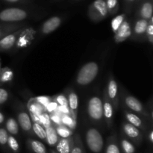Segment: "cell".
I'll list each match as a JSON object with an SVG mask.
<instances>
[{
  "label": "cell",
  "mask_w": 153,
  "mask_h": 153,
  "mask_svg": "<svg viewBox=\"0 0 153 153\" xmlns=\"http://www.w3.org/2000/svg\"><path fill=\"white\" fill-rule=\"evenodd\" d=\"M99 73V65L94 61L86 63L79 70L76 76V82L81 86H86L92 83Z\"/></svg>",
  "instance_id": "1"
},
{
  "label": "cell",
  "mask_w": 153,
  "mask_h": 153,
  "mask_svg": "<svg viewBox=\"0 0 153 153\" xmlns=\"http://www.w3.org/2000/svg\"><path fill=\"white\" fill-rule=\"evenodd\" d=\"M85 140L88 147L91 152L99 153L104 146V140L100 131L95 128H91L87 130Z\"/></svg>",
  "instance_id": "2"
},
{
  "label": "cell",
  "mask_w": 153,
  "mask_h": 153,
  "mask_svg": "<svg viewBox=\"0 0 153 153\" xmlns=\"http://www.w3.org/2000/svg\"><path fill=\"white\" fill-rule=\"evenodd\" d=\"M87 111L89 117L94 122H101L103 119L102 100L99 96L91 97L87 105Z\"/></svg>",
  "instance_id": "3"
},
{
  "label": "cell",
  "mask_w": 153,
  "mask_h": 153,
  "mask_svg": "<svg viewBox=\"0 0 153 153\" xmlns=\"http://www.w3.org/2000/svg\"><path fill=\"white\" fill-rule=\"evenodd\" d=\"M28 13L18 7H9L0 12V20L4 22H20L26 19Z\"/></svg>",
  "instance_id": "4"
},
{
  "label": "cell",
  "mask_w": 153,
  "mask_h": 153,
  "mask_svg": "<svg viewBox=\"0 0 153 153\" xmlns=\"http://www.w3.org/2000/svg\"><path fill=\"white\" fill-rule=\"evenodd\" d=\"M108 13V12L105 0H95L89 9L90 18L95 22H98L105 18Z\"/></svg>",
  "instance_id": "5"
},
{
  "label": "cell",
  "mask_w": 153,
  "mask_h": 153,
  "mask_svg": "<svg viewBox=\"0 0 153 153\" xmlns=\"http://www.w3.org/2000/svg\"><path fill=\"white\" fill-rule=\"evenodd\" d=\"M106 95L113 104L114 109L118 108L119 105V88H118L117 82H116L113 76H110L108 82L107 89L105 90Z\"/></svg>",
  "instance_id": "6"
},
{
  "label": "cell",
  "mask_w": 153,
  "mask_h": 153,
  "mask_svg": "<svg viewBox=\"0 0 153 153\" xmlns=\"http://www.w3.org/2000/svg\"><path fill=\"white\" fill-rule=\"evenodd\" d=\"M35 33L36 31L31 28L22 29L19 35L18 36L14 47L16 49H23L28 47L34 40Z\"/></svg>",
  "instance_id": "7"
},
{
  "label": "cell",
  "mask_w": 153,
  "mask_h": 153,
  "mask_svg": "<svg viewBox=\"0 0 153 153\" xmlns=\"http://www.w3.org/2000/svg\"><path fill=\"white\" fill-rule=\"evenodd\" d=\"M124 102L127 108L132 111L136 112L138 114L143 115V116H148V113H146L143 105L136 97L131 95L126 96L124 97Z\"/></svg>",
  "instance_id": "8"
},
{
  "label": "cell",
  "mask_w": 153,
  "mask_h": 153,
  "mask_svg": "<svg viewBox=\"0 0 153 153\" xmlns=\"http://www.w3.org/2000/svg\"><path fill=\"white\" fill-rule=\"evenodd\" d=\"M22 29L8 33L0 40V51H8L13 48L16 44L18 36Z\"/></svg>",
  "instance_id": "9"
},
{
  "label": "cell",
  "mask_w": 153,
  "mask_h": 153,
  "mask_svg": "<svg viewBox=\"0 0 153 153\" xmlns=\"http://www.w3.org/2000/svg\"><path fill=\"white\" fill-rule=\"evenodd\" d=\"M102 109L103 117L105 118L108 126H111L112 123H113L114 115V108L111 102L108 98L105 91H104V96H103L102 99Z\"/></svg>",
  "instance_id": "10"
},
{
  "label": "cell",
  "mask_w": 153,
  "mask_h": 153,
  "mask_svg": "<svg viewBox=\"0 0 153 153\" xmlns=\"http://www.w3.org/2000/svg\"><path fill=\"white\" fill-rule=\"evenodd\" d=\"M131 28L130 24L126 20H124L122 25L120 26L117 32L115 33L114 40L117 43H122L131 36Z\"/></svg>",
  "instance_id": "11"
},
{
  "label": "cell",
  "mask_w": 153,
  "mask_h": 153,
  "mask_svg": "<svg viewBox=\"0 0 153 153\" xmlns=\"http://www.w3.org/2000/svg\"><path fill=\"white\" fill-rule=\"evenodd\" d=\"M17 123L25 132L31 133L32 131V121L30 117L29 114L25 111H20L17 114Z\"/></svg>",
  "instance_id": "12"
},
{
  "label": "cell",
  "mask_w": 153,
  "mask_h": 153,
  "mask_svg": "<svg viewBox=\"0 0 153 153\" xmlns=\"http://www.w3.org/2000/svg\"><path fill=\"white\" fill-rule=\"evenodd\" d=\"M62 19L59 16H52L45 21L41 27V31L43 34H49L58 29L61 25Z\"/></svg>",
  "instance_id": "13"
},
{
  "label": "cell",
  "mask_w": 153,
  "mask_h": 153,
  "mask_svg": "<svg viewBox=\"0 0 153 153\" xmlns=\"http://www.w3.org/2000/svg\"><path fill=\"white\" fill-rule=\"evenodd\" d=\"M68 100V107L71 111V115L75 120L77 119L78 109H79V98L76 93L70 91L67 95Z\"/></svg>",
  "instance_id": "14"
},
{
  "label": "cell",
  "mask_w": 153,
  "mask_h": 153,
  "mask_svg": "<svg viewBox=\"0 0 153 153\" xmlns=\"http://www.w3.org/2000/svg\"><path fill=\"white\" fill-rule=\"evenodd\" d=\"M123 131L127 137L132 140H137L142 138V134L140 133V129L129 124L128 123H124L123 124Z\"/></svg>",
  "instance_id": "15"
},
{
  "label": "cell",
  "mask_w": 153,
  "mask_h": 153,
  "mask_svg": "<svg viewBox=\"0 0 153 153\" xmlns=\"http://www.w3.org/2000/svg\"><path fill=\"white\" fill-rule=\"evenodd\" d=\"M125 117L127 120V123L134 126V127L137 128L138 129L145 130L146 128H145L144 123H143V121L142 120V119L138 115L132 113V112L125 111Z\"/></svg>",
  "instance_id": "16"
},
{
  "label": "cell",
  "mask_w": 153,
  "mask_h": 153,
  "mask_svg": "<svg viewBox=\"0 0 153 153\" xmlns=\"http://www.w3.org/2000/svg\"><path fill=\"white\" fill-rule=\"evenodd\" d=\"M56 150L59 153H70L73 147V141L71 137L61 138L57 143Z\"/></svg>",
  "instance_id": "17"
},
{
  "label": "cell",
  "mask_w": 153,
  "mask_h": 153,
  "mask_svg": "<svg viewBox=\"0 0 153 153\" xmlns=\"http://www.w3.org/2000/svg\"><path fill=\"white\" fill-rule=\"evenodd\" d=\"M46 143L51 146H55L58 142V140H59L60 137H58V134H57L56 131H55V126L52 125L51 126L46 128Z\"/></svg>",
  "instance_id": "18"
},
{
  "label": "cell",
  "mask_w": 153,
  "mask_h": 153,
  "mask_svg": "<svg viewBox=\"0 0 153 153\" xmlns=\"http://www.w3.org/2000/svg\"><path fill=\"white\" fill-rule=\"evenodd\" d=\"M27 107H28V110L29 113L34 114L38 115V116H40L43 113L46 112V108L42 105H40V103L37 102L33 98L29 100L28 105H27Z\"/></svg>",
  "instance_id": "19"
},
{
  "label": "cell",
  "mask_w": 153,
  "mask_h": 153,
  "mask_svg": "<svg viewBox=\"0 0 153 153\" xmlns=\"http://www.w3.org/2000/svg\"><path fill=\"white\" fill-rule=\"evenodd\" d=\"M148 24H149V21L146 20V19H140L137 20L134 25V29H133L134 34L137 36L143 35L146 33Z\"/></svg>",
  "instance_id": "20"
},
{
  "label": "cell",
  "mask_w": 153,
  "mask_h": 153,
  "mask_svg": "<svg viewBox=\"0 0 153 153\" xmlns=\"http://www.w3.org/2000/svg\"><path fill=\"white\" fill-rule=\"evenodd\" d=\"M5 127L6 131H7V133H10V135H16L19 133V125L16 120H15L14 118H8L6 121Z\"/></svg>",
  "instance_id": "21"
},
{
  "label": "cell",
  "mask_w": 153,
  "mask_h": 153,
  "mask_svg": "<svg viewBox=\"0 0 153 153\" xmlns=\"http://www.w3.org/2000/svg\"><path fill=\"white\" fill-rule=\"evenodd\" d=\"M152 11L153 7L152 3L149 2V1L145 2L140 8V13L141 18L143 19H146V20H149L152 17Z\"/></svg>",
  "instance_id": "22"
},
{
  "label": "cell",
  "mask_w": 153,
  "mask_h": 153,
  "mask_svg": "<svg viewBox=\"0 0 153 153\" xmlns=\"http://www.w3.org/2000/svg\"><path fill=\"white\" fill-rule=\"evenodd\" d=\"M14 77V73L13 70L10 68L1 69L0 70V82L2 84L8 83L13 80Z\"/></svg>",
  "instance_id": "23"
},
{
  "label": "cell",
  "mask_w": 153,
  "mask_h": 153,
  "mask_svg": "<svg viewBox=\"0 0 153 153\" xmlns=\"http://www.w3.org/2000/svg\"><path fill=\"white\" fill-rule=\"evenodd\" d=\"M61 121H62V125L65 126L70 130L73 131L76 128V120H75L71 115H61Z\"/></svg>",
  "instance_id": "24"
},
{
  "label": "cell",
  "mask_w": 153,
  "mask_h": 153,
  "mask_svg": "<svg viewBox=\"0 0 153 153\" xmlns=\"http://www.w3.org/2000/svg\"><path fill=\"white\" fill-rule=\"evenodd\" d=\"M55 128L58 137L61 138H69L73 135V131L65 126H55Z\"/></svg>",
  "instance_id": "25"
},
{
  "label": "cell",
  "mask_w": 153,
  "mask_h": 153,
  "mask_svg": "<svg viewBox=\"0 0 153 153\" xmlns=\"http://www.w3.org/2000/svg\"><path fill=\"white\" fill-rule=\"evenodd\" d=\"M31 149L35 153H47L46 148L43 143L37 140H31L29 141Z\"/></svg>",
  "instance_id": "26"
},
{
  "label": "cell",
  "mask_w": 153,
  "mask_h": 153,
  "mask_svg": "<svg viewBox=\"0 0 153 153\" xmlns=\"http://www.w3.org/2000/svg\"><path fill=\"white\" fill-rule=\"evenodd\" d=\"M32 131L40 139L46 140V129L40 124L32 123Z\"/></svg>",
  "instance_id": "27"
},
{
  "label": "cell",
  "mask_w": 153,
  "mask_h": 153,
  "mask_svg": "<svg viewBox=\"0 0 153 153\" xmlns=\"http://www.w3.org/2000/svg\"><path fill=\"white\" fill-rule=\"evenodd\" d=\"M126 16L125 14H120L118 16H115L113 19L111 20V26L112 31L115 33L117 32V31L118 30V28H120L121 25H122L123 22L125 20Z\"/></svg>",
  "instance_id": "28"
},
{
  "label": "cell",
  "mask_w": 153,
  "mask_h": 153,
  "mask_svg": "<svg viewBox=\"0 0 153 153\" xmlns=\"http://www.w3.org/2000/svg\"><path fill=\"white\" fill-rule=\"evenodd\" d=\"M121 146L125 153H134L135 152V147L134 146V145L126 139L121 140Z\"/></svg>",
  "instance_id": "29"
},
{
  "label": "cell",
  "mask_w": 153,
  "mask_h": 153,
  "mask_svg": "<svg viewBox=\"0 0 153 153\" xmlns=\"http://www.w3.org/2000/svg\"><path fill=\"white\" fill-rule=\"evenodd\" d=\"M40 123L45 129L52 125L49 114L45 112V113H43L40 115Z\"/></svg>",
  "instance_id": "30"
},
{
  "label": "cell",
  "mask_w": 153,
  "mask_h": 153,
  "mask_svg": "<svg viewBox=\"0 0 153 153\" xmlns=\"http://www.w3.org/2000/svg\"><path fill=\"white\" fill-rule=\"evenodd\" d=\"M7 144L10 147V149L14 152H17L19 149V143H18L17 140L13 137V135H8V138H7Z\"/></svg>",
  "instance_id": "31"
},
{
  "label": "cell",
  "mask_w": 153,
  "mask_h": 153,
  "mask_svg": "<svg viewBox=\"0 0 153 153\" xmlns=\"http://www.w3.org/2000/svg\"><path fill=\"white\" fill-rule=\"evenodd\" d=\"M54 101L57 102L58 105L61 106H67L68 107V100H67V97L64 94H60L57 95L55 98L53 99Z\"/></svg>",
  "instance_id": "32"
},
{
  "label": "cell",
  "mask_w": 153,
  "mask_h": 153,
  "mask_svg": "<svg viewBox=\"0 0 153 153\" xmlns=\"http://www.w3.org/2000/svg\"><path fill=\"white\" fill-rule=\"evenodd\" d=\"M105 2L108 12L109 13H114L118 7V0H107Z\"/></svg>",
  "instance_id": "33"
},
{
  "label": "cell",
  "mask_w": 153,
  "mask_h": 153,
  "mask_svg": "<svg viewBox=\"0 0 153 153\" xmlns=\"http://www.w3.org/2000/svg\"><path fill=\"white\" fill-rule=\"evenodd\" d=\"M50 117L51 122L52 124L53 123L54 126H58L62 125V121H61V114H60L58 112H55V113L50 114H49Z\"/></svg>",
  "instance_id": "34"
},
{
  "label": "cell",
  "mask_w": 153,
  "mask_h": 153,
  "mask_svg": "<svg viewBox=\"0 0 153 153\" xmlns=\"http://www.w3.org/2000/svg\"><path fill=\"white\" fill-rule=\"evenodd\" d=\"M33 99H34V100H35L37 102L40 103V105L44 106L45 108H46V106L51 101L53 100V99H52V97H46V96H39V97H34V98Z\"/></svg>",
  "instance_id": "35"
},
{
  "label": "cell",
  "mask_w": 153,
  "mask_h": 153,
  "mask_svg": "<svg viewBox=\"0 0 153 153\" xmlns=\"http://www.w3.org/2000/svg\"><path fill=\"white\" fill-rule=\"evenodd\" d=\"M58 105L57 104L56 102L52 100V101H51L46 106V113L50 114H53V113H55V112H58Z\"/></svg>",
  "instance_id": "36"
},
{
  "label": "cell",
  "mask_w": 153,
  "mask_h": 153,
  "mask_svg": "<svg viewBox=\"0 0 153 153\" xmlns=\"http://www.w3.org/2000/svg\"><path fill=\"white\" fill-rule=\"evenodd\" d=\"M8 138V133L5 128H0V144L6 145Z\"/></svg>",
  "instance_id": "37"
},
{
  "label": "cell",
  "mask_w": 153,
  "mask_h": 153,
  "mask_svg": "<svg viewBox=\"0 0 153 153\" xmlns=\"http://www.w3.org/2000/svg\"><path fill=\"white\" fill-rule=\"evenodd\" d=\"M106 153H120L119 146L114 142L108 143L106 148Z\"/></svg>",
  "instance_id": "38"
},
{
  "label": "cell",
  "mask_w": 153,
  "mask_h": 153,
  "mask_svg": "<svg viewBox=\"0 0 153 153\" xmlns=\"http://www.w3.org/2000/svg\"><path fill=\"white\" fill-rule=\"evenodd\" d=\"M9 97V94L5 89L0 88V105L4 104L7 101Z\"/></svg>",
  "instance_id": "39"
},
{
  "label": "cell",
  "mask_w": 153,
  "mask_h": 153,
  "mask_svg": "<svg viewBox=\"0 0 153 153\" xmlns=\"http://www.w3.org/2000/svg\"><path fill=\"white\" fill-rule=\"evenodd\" d=\"M146 34H147V38L149 40V43H153V24L149 23L148 24L147 28H146Z\"/></svg>",
  "instance_id": "40"
},
{
  "label": "cell",
  "mask_w": 153,
  "mask_h": 153,
  "mask_svg": "<svg viewBox=\"0 0 153 153\" xmlns=\"http://www.w3.org/2000/svg\"><path fill=\"white\" fill-rule=\"evenodd\" d=\"M58 112L60 114H66V115H71V111L70 108L67 106H61L58 105ZM72 116V115H71Z\"/></svg>",
  "instance_id": "41"
},
{
  "label": "cell",
  "mask_w": 153,
  "mask_h": 153,
  "mask_svg": "<svg viewBox=\"0 0 153 153\" xmlns=\"http://www.w3.org/2000/svg\"><path fill=\"white\" fill-rule=\"evenodd\" d=\"M10 27H7V28H2V27H0V40L4 37V35L7 34L8 33H10L9 31H10Z\"/></svg>",
  "instance_id": "42"
},
{
  "label": "cell",
  "mask_w": 153,
  "mask_h": 153,
  "mask_svg": "<svg viewBox=\"0 0 153 153\" xmlns=\"http://www.w3.org/2000/svg\"><path fill=\"white\" fill-rule=\"evenodd\" d=\"M70 153H82V149L79 145L77 146H73Z\"/></svg>",
  "instance_id": "43"
},
{
  "label": "cell",
  "mask_w": 153,
  "mask_h": 153,
  "mask_svg": "<svg viewBox=\"0 0 153 153\" xmlns=\"http://www.w3.org/2000/svg\"><path fill=\"white\" fill-rule=\"evenodd\" d=\"M4 121V116L1 112H0V124L3 123Z\"/></svg>",
  "instance_id": "44"
},
{
  "label": "cell",
  "mask_w": 153,
  "mask_h": 153,
  "mask_svg": "<svg viewBox=\"0 0 153 153\" xmlns=\"http://www.w3.org/2000/svg\"><path fill=\"white\" fill-rule=\"evenodd\" d=\"M149 140H150L151 143H153V131H152L149 132Z\"/></svg>",
  "instance_id": "45"
},
{
  "label": "cell",
  "mask_w": 153,
  "mask_h": 153,
  "mask_svg": "<svg viewBox=\"0 0 153 153\" xmlns=\"http://www.w3.org/2000/svg\"><path fill=\"white\" fill-rule=\"evenodd\" d=\"M5 1H9V2H16V1H19V0H5Z\"/></svg>",
  "instance_id": "46"
},
{
  "label": "cell",
  "mask_w": 153,
  "mask_h": 153,
  "mask_svg": "<svg viewBox=\"0 0 153 153\" xmlns=\"http://www.w3.org/2000/svg\"><path fill=\"white\" fill-rule=\"evenodd\" d=\"M128 1H134V0H128Z\"/></svg>",
  "instance_id": "47"
},
{
  "label": "cell",
  "mask_w": 153,
  "mask_h": 153,
  "mask_svg": "<svg viewBox=\"0 0 153 153\" xmlns=\"http://www.w3.org/2000/svg\"><path fill=\"white\" fill-rule=\"evenodd\" d=\"M0 70H1V63H0Z\"/></svg>",
  "instance_id": "48"
}]
</instances>
